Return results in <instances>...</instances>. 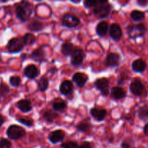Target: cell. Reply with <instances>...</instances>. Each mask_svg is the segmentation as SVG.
<instances>
[{"label":"cell","instance_id":"cell-23","mask_svg":"<svg viewBox=\"0 0 148 148\" xmlns=\"http://www.w3.org/2000/svg\"><path fill=\"white\" fill-rule=\"evenodd\" d=\"M49 81L46 77L43 76L40 78V79L38 82V88L40 92H45L48 89L49 87Z\"/></svg>","mask_w":148,"mask_h":148},{"label":"cell","instance_id":"cell-8","mask_svg":"<svg viewBox=\"0 0 148 148\" xmlns=\"http://www.w3.org/2000/svg\"><path fill=\"white\" fill-rule=\"evenodd\" d=\"M145 27L143 25L139 24L135 25L129 26L127 30H128V33L130 37L134 38L143 36L144 32L145 31Z\"/></svg>","mask_w":148,"mask_h":148},{"label":"cell","instance_id":"cell-24","mask_svg":"<svg viewBox=\"0 0 148 148\" xmlns=\"http://www.w3.org/2000/svg\"><path fill=\"white\" fill-rule=\"evenodd\" d=\"M43 24L40 22L37 21V20H34V21L31 22L30 24L27 25V28L30 30V31L33 32H38L40 31V30H43Z\"/></svg>","mask_w":148,"mask_h":148},{"label":"cell","instance_id":"cell-25","mask_svg":"<svg viewBox=\"0 0 148 148\" xmlns=\"http://www.w3.org/2000/svg\"><path fill=\"white\" fill-rule=\"evenodd\" d=\"M59 115L52 111H46L43 114V119L48 123H53L56 119L58 118Z\"/></svg>","mask_w":148,"mask_h":148},{"label":"cell","instance_id":"cell-35","mask_svg":"<svg viewBox=\"0 0 148 148\" xmlns=\"http://www.w3.org/2000/svg\"><path fill=\"white\" fill-rule=\"evenodd\" d=\"M100 1H90V0H86L84 1V5L87 8H91V7H96Z\"/></svg>","mask_w":148,"mask_h":148},{"label":"cell","instance_id":"cell-3","mask_svg":"<svg viewBox=\"0 0 148 148\" xmlns=\"http://www.w3.org/2000/svg\"><path fill=\"white\" fill-rule=\"evenodd\" d=\"M25 134V130L20 126L16 125V124L10 126L7 130V135L10 140H19L24 137Z\"/></svg>","mask_w":148,"mask_h":148},{"label":"cell","instance_id":"cell-38","mask_svg":"<svg viewBox=\"0 0 148 148\" xmlns=\"http://www.w3.org/2000/svg\"><path fill=\"white\" fill-rule=\"evenodd\" d=\"M4 120H5L4 119V117L2 115H1V114H0V127H1L3 124H4Z\"/></svg>","mask_w":148,"mask_h":148},{"label":"cell","instance_id":"cell-13","mask_svg":"<svg viewBox=\"0 0 148 148\" xmlns=\"http://www.w3.org/2000/svg\"><path fill=\"white\" fill-rule=\"evenodd\" d=\"M88 79V77L86 74L82 72H77L72 77V80L79 88H83Z\"/></svg>","mask_w":148,"mask_h":148},{"label":"cell","instance_id":"cell-41","mask_svg":"<svg viewBox=\"0 0 148 148\" xmlns=\"http://www.w3.org/2000/svg\"><path fill=\"white\" fill-rule=\"evenodd\" d=\"M121 148H130V145L127 143H123L121 144Z\"/></svg>","mask_w":148,"mask_h":148},{"label":"cell","instance_id":"cell-32","mask_svg":"<svg viewBox=\"0 0 148 148\" xmlns=\"http://www.w3.org/2000/svg\"><path fill=\"white\" fill-rule=\"evenodd\" d=\"M10 92V88L7 84L1 82L0 85V95L1 96H6Z\"/></svg>","mask_w":148,"mask_h":148},{"label":"cell","instance_id":"cell-18","mask_svg":"<svg viewBox=\"0 0 148 148\" xmlns=\"http://www.w3.org/2000/svg\"><path fill=\"white\" fill-rule=\"evenodd\" d=\"M90 114L95 120H97L98 121H101L105 119L107 114V111L105 109L92 108L90 110Z\"/></svg>","mask_w":148,"mask_h":148},{"label":"cell","instance_id":"cell-21","mask_svg":"<svg viewBox=\"0 0 148 148\" xmlns=\"http://www.w3.org/2000/svg\"><path fill=\"white\" fill-rule=\"evenodd\" d=\"M108 30V25L106 21L100 22L96 26V33L100 37H104Z\"/></svg>","mask_w":148,"mask_h":148},{"label":"cell","instance_id":"cell-26","mask_svg":"<svg viewBox=\"0 0 148 148\" xmlns=\"http://www.w3.org/2000/svg\"><path fill=\"white\" fill-rule=\"evenodd\" d=\"M67 107V104L65 101H56L52 104V108L55 111H59V112H62L64 111Z\"/></svg>","mask_w":148,"mask_h":148},{"label":"cell","instance_id":"cell-17","mask_svg":"<svg viewBox=\"0 0 148 148\" xmlns=\"http://www.w3.org/2000/svg\"><path fill=\"white\" fill-rule=\"evenodd\" d=\"M111 94L112 98L116 101L123 99L127 95L125 90L121 87H114L111 88Z\"/></svg>","mask_w":148,"mask_h":148},{"label":"cell","instance_id":"cell-31","mask_svg":"<svg viewBox=\"0 0 148 148\" xmlns=\"http://www.w3.org/2000/svg\"><path fill=\"white\" fill-rule=\"evenodd\" d=\"M10 83L12 86L13 87H19L21 84V79L19 76H16V75H13V76L10 77Z\"/></svg>","mask_w":148,"mask_h":148},{"label":"cell","instance_id":"cell-36","mask_svg":"<svg viewBox=\"0 0 148 148\" xmlns=\"http://www.w3.org/2000/svg\"><path fill=\"white\" fill-rule=\"evenodd\" d=\"M17 121H19L20 123L23 124V125L27 126V127H32L33 124V121L30 119H17Z\"/></svg>","mask_w":148,"mask_h":148},{"label":"cell","instance_id":"cell-14","mask_svg":"<svg viewBox=\"0 0 148 148\" xmlns=\"http://www.w3.org/2000/svg\"><path fill=\"white\" fill-rule=\"evenodd\" d=\"M30 57L31 58V59H33L36 62L41 63L46 60V53H45L43 47L38 48V49H35L34 51H32Z\"/></svg>","mask_w":148,"mask_h":148},{"label":"cell","instance_id":"cell-10","mask_svg":"<svg viewBox=\"0 0 148 148\" xmlns=\"http://www.w3.org/2000/svg\"><path fill=\"white\" fill-rule=\"evenodd\" d=\"M85 57V54L83 51L77 48L73 54L71 56V64L73 66H79L83 62Z\"/></svg>","mask_w":148,"mask_h":148},{"label":"cell","instance_id":"cell-1","mask_svg":"<svg viewBox=\"0 0 148 148\" xmlns=\"http://www.w3.org/2000/svg\"><path fill=\"white\" fill-rule=\"evenodd\" d=\"M33 12V5L28 1H23L16 5V17L22 22L27 21Z\"/></svg>","mask_w":148,"mask_h":148},{"label":"cell","instance_id":"cell-9","mask_svg":"<svg viewBox=\"0 0 148 148\" xmlns=\"http://www.w3.org/2000/svg\"><path fill=\"white\" fill-rule=\"evenodd\" d=\"M121 61V56L117 53H110L106 58V65L108 67L118 66Z\"/></svg>","mask_w":148,"mask_h":148},{"label":"cell","instance_id":"cell-2","mask_svg":"<svg viewBox=\"0 0 148 148\" xmlns=\"http://www.w3.org/2000/svg\"><path fill=\"white\" fill-rule=\"evenodd\" d=\"M111 5L108 1H100L98 5L94 7L93 13L99 19L106 18L110 14Z\"/></svg>","mask_w":148,"mask_h":148},{"label":"cell","instance_id":"cell-39","mask_svg":"<svg viewBox=\"0 0 148 148\" xmlns=\"http://www.w3.org/2000/svg\"><path fill=\"white\" fill-rule=\"evenodd\" d=\"M137 3H138L139 4H140V5L144 6L147 4V1H145V0H139V1H137Z\"/></svg>","mask_w":148,"mask_h":148},{"label":"cell","instance_id":"cell-15","mask_svg":"<svg viewBox=\"0 0 148 148\" xmlns=\"http://www.w3.org/2000/svg\"><path fill=\"white\" fill-rule=\"evenodd\" d=\"M24 74L29 79H35L40 74V71L34 64H29L25 68Z\"/></svg>","mask_w":148,"mask_h":148},{"label":"cell","instance_id":"cell-19","mask_svg":"<svg viewBox=\"0 0 148 148\" xmlns=\"http://www.w3.org/2000/svg\"><path fill=\"white\" fill-rule=\"evenodd\" d=\"M77 48L72 43H69V42H66V43H63L62 46V53H63L64 56H72L74 52L77 50Z\"/></svg>","mask_w":148,"mask_h":148},{"label":"cell","instance_id":"cell-34","mask_svg":"<svg viewBox=\"0 0 148 148\" xmlns=\"http://www.w3.org/2000/svg\"><path fill=\"white\" fill-rule=\"evenodd\" d=\"M12 143L7 139H1L0 140V148H11Z\"/></svg>","mask_w":148,"mask_h":148},{"label":"cell","instance_id":"cell-11","mask_svg":"<svg viewBox=\"0 0 148 148\" xmlns=\"http://www.w3.org/2000/svg\"><path fill=\"white\" fill-rule=\"evenodd\" d=\"M109 35L115 41H119L122 37V30L116 23H113L109 27Z\"/></svg>","mask_w":148,"mask_h":148},{"label":"cell","instance_id":"cell-27","mask_svg":"<svg viewBox=\"0 0 148 148\" xmlns=\"http://www.w3.org/2000/svg\"><path fill=\"white\" fill-rule=\"evenodd\" d=\"M130 16H131V18L134 21L140 22L142 21L143 20H144L145 13L140 11V10H134V11L132 12Z\"/></svg>","mask_w":148,"mask_h":148},{"label":"cell","instance_id":"cell-43","mask_svg":"<svg viewBox=\"0 0 148 148\" xmlns=\"http://www.w3.org/2000/svg\"><path fill=\"white\" fill-rule=\"evenodd\" d=\"M79 1H72V2H73V3H79Z\"/></svg>","mask_w":148,"mask_h":148},{"label":"cell","instance_id":"cell-7","mask_svg":"<svg viewBox=\"0 0 148 148\" xmlns=\"http://www.w3.org/2000/svg\"><path fill=\"white\" fill-rule=\"evenodd\" d=\"M130 90L133 95L140 96L144 93L145 88L140 79H134L130 85Z\"/></svg>","mask_w":148,"mask_h":148},{"label":"cell","instance_id":"cell-30","mask_svg":"<svg viewBox=\"0 0 148 148\" xmlns=\"http://www.w3.org/2000/svg\"><path fill=\"white\" fill-rule=\"evenodd\" d=\"M139 117L143 120H146L148 119V104H145L139 110Z\"/></svg>","mask_w":148,"mask_h":148},{"label":"cell","instance_id":"cell-16","mask_svg":"<svg viewBox=\"0 0 148 148\" xmlns=\"http://www.w3.org/2000/svg\"><path fill=\"white\" fill-rule=\"evenodd\" d=\"M74 87L72 81L64 80L61 83L59 87V91L63 95H68L72 93Z\"/></svg>","mask_w":148,"mask_h":148},{"label":"cell","instance_id":"cell-22","mask_svg":"<svg viewBox=\"0 0 148 148\" xmlns=\"http://www.w3.org/2000/svg\"><path fill=\"white\" fill-rule=\"evenodd\" d=\"M146 63L143 59H137L134 61L132 65V68L136 72H143L146 69Z\"/></svg>","mask_w":148,"mask_h":148},{"label":"cell","instance_id":"cell-44","mask_svg":"<svg viewBox=\"0 0 148 148\" xmlns=\"http://www.w3.org/2000/svg\"><path fill=\"white\" fill-rule=\"evenodd\" d=\"M0 101H1V98H0Z\"/></svg>","mask_w":148,"mask_h":148},{"label":"cell","instance_id":"cell-29","mask_svg":"<svg viewBox=\"0 0 148 148\" xmlns=\"http://www.w3.org/2000/svg\"><path fill=\"white\" fill-rule=\"evenodd\" d=\"M23 40L25 46V45L30 46V45L33 44V43L36 42V38H35V36H33L32 33H26V34L23 36Z\"/></svg>","mask_w":148,"mask_h":148},{"label":"cell","instance_id":"cell-12","mask_svg":"<svg viewBox=\"0 0 148 148\" xmlns=\"http://www.w3.org/2000/svg\"><path fill=\"white\" fill-rule=\"evenodd\" d=\"M65 132L62 130H54L49 134V140L53 144L60 143L64 139Z\"/></svg>","mask_w":148,"mask_h":148},{"label":"cell","instance_id":"cell-4","mask_svg":"<svg viewBox=\"0 0 148 148\" xmlns=\"http://www.w3.org/2000/svg\"><path fill=\"white\" fill-rule=\"evenodd\" d=\"M24 46L25 44L22 38H14L9 40L7 49L10 53H16L21 51Z\"/></svg>","mask_w":148,"mask_h":148},{"label":"cell","instance_id":"cell-40","mask_svg":"<svg viewBox=\"0 0 148 148\" xmlns=\"http://www.w3.org/2000/svg\"><path fill=\"white\" fill-rule=\"evenodd\" d=\"M144 133L146 136H148V123L144 127Z\"/></svg>","mask_w":148,"mask_h":148},{"label":"cell","instance_id":"cell-6","mask_svg":"<svg viewBox=\"0 0 148 148\" xmlns=\"http://www.w3.org/2000/svg\"><path fill=\"white\" fill-rule=\"evenodd\" d=\"M95 87L103 96H108L109 93V80L106 77L98 78L95 81Z\"/></svg>","mask_w":148,"mask_h":148},{"label":"cell","instance_id":"cell-5","mask_svg":"<svg viewBox=\"0 0 148 148\" xmlns=\"http://www.w3.org/2000/svg\"><path fill=\"white\" fill-rule=\"evenodd\" d=\"M80 23V20L77 16L71 14V13H66L62 17V25L64 27H69V28H74L77 26L79 25Z\"/></svg>","mask_w":148,"mask_h":148},{"label":"cell","instance_id":"cell-20","mask_svg":"<svg viewBox=\"0 0 148 148\" xmlns=\"http://www.w3.org/2000/svg\"><path fill=\"white\" fill-rule=\"evenodd\" d=\"M16 106L19 108L20 111H21L23 113L30 112L32 110V108H33L30 101L26 99L19 101L18 102L16 103Z\"/></svg>","mask_w":148,"mask_h":148},{"label":"cell","instance_id":"cell-37","mask_svg":"<svg viewBox=\"0 0 148 148\" xmlns=\"http://www.w3.org/2000/svg\"><path fill=\"white\" fill-rule=\"evenodd\" d=\"M77 148H93L92 145L89 142H84L79 146H78Z\"/></svg>","mask_w":148,"mask_h":148},{"label":"cell","instance_id":"cell-28","mask_svg":"<svg viewBox=\"0 0 148 148\" xmlns=\"http://www.w3.org/2000/svg\"><path fill=\"white\" fill-rule=\"evenodd\" d=\"M90 127L91 124L89 122H88V121H84V122L77 124L76 127V129L79 132H86L89 131Z\"/></svg>","mask_w":148,"mask_h":148},{"label":"cell","instance_id":"cell-42","mask_svg":"<svg viewBox=\"0 0 148 148\" xmlns=\"http://www.w3.org/2000/svg\"><path fill=\"white\" fill-rule=\"evenodd\" d=\"M26 58H27V54H26V53H23V54L21 55V59L23 61L26 59Z\"/></svg>","mask_w":148,"mask_h":148},{"label":"cell","instance_id":"cell-33","mask_svg":"<svg viewBox=\"0 0 148 148\" xmlns=\"http://www.w3.org/2000/svg\"><path fill=\"white\" fill-rule=\"evenodd\" d=\"M61 147L62 148H77L78 144L75 141H69L62 143Z\"/></svg>","mask_w":148,"mask_h":148}]
</instances>
